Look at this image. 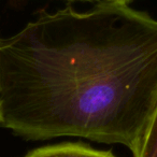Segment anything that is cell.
Listing matches in <instances>:
<instances>
[{"label": "cell", "mask_w": 157, "mask_h": 157, "mask_svg": "<svg viewBox=\"0 0 157 157\" xmlns=\"http://www.w3.org/2000/svg\"><path fill=\"white\" fill-rule=\"evenodd\" d=\"M130 152L133 157H157V105L144 132Z\"/></svg>", "instance_id": "obj_3"}, {"label": "cell", "mask_w": 157, "mask_h": 157, "mask_svg": "<svg viewBox=\"0 0 157 157\" xmlns=\"http://www.w3.org/2000/svg\"><path fill=\"white\" fill-rule=\"evenodd\" d=\"M1 126L132 150L157 105V20L123 1L43 13L0 39Z\"/></svg>", "instance_id": "obj_1"}, {"label": "cell", "mask_w": 157, "mask_h": 157, "mask_svg": "<svg viewBox=\"0 0 157 157\" xmlns=\"http://www.w3.org/2000/svg\"><path fill=\"white\" fill-rule=\"evenodd\" d=\"M24 157H117L111 151L96 150L84 143H65L53 144L30 151Z\"/></svg>", "instance_id": "obj_2"}, {"label": "cell", "mask_w": 157, "mask_h": 157, "mask_svg": "<svg viewBox=\"0 0 157 157\" xmlns=\"http://www.w3.org/2000/svg\"><path fill=\"white\" fill-rule=\"evenodd\" d=\"M1 121H2V114H1V100H0V124H1Z\"/></svg>", "instance_id": "obj_5"}, {"label": "cell", "mask_w": 157, "mask_h": 157, "mask_svg": "<svg viewBox=\"0 0 157 157\" xmlns=\"http://www.w3.org/2000/svg\"><path fill=\"white\" fill-rule=\"evenodd\" d=\"M70 1H76V0H70ZM81 1H90V0H81ZM100 1H123V2H127L131 1V0H100Z\"/></svg>", "instance_id": "obj_4"}]
</instances>
